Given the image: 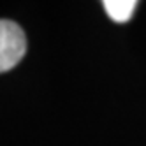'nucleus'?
Masks as SVG:
<instances>
[{"label": "nucleus", "mask_w": 146, "mask_h": 146, "mask_svg": "<svg viewBox=\"0 0 146 146\" xmlns=\"http://www.w3.org/2000/svg\"><path fill=\"white\" fill-rule=\"evenodd\" d=\"M27 51V39L19 25L0 19V72L16 67Z\"/></svg>", "instance_id": "obj_1"}, {"label": "nucleus", "mask_w": 146, "mask_h": 146, "mask_svg": "<svg viewBox=\"0 0 146 146\" xmlns=\"http://www.w3.org/2000/svg\"><path fill=\"white\" fill-rule=\"evenodd\" d=\"M137 2L135 0H106L104 9H106L108 16L116 23H125L132 18Z\"/></svg>", "instance_id": "obj_2"}]
</instances>
